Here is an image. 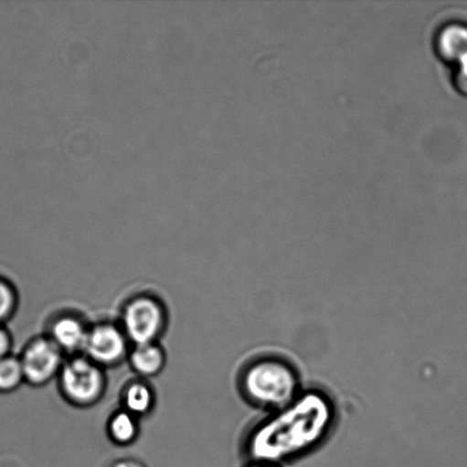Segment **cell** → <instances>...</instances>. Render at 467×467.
I'll use <instances>...</instances> for the list:
<instances>
[{
    "label": "cell",
    "mask_w": 467,
    "mask_h": 467,
    "mask_svg": "<svg viewBox=\"0 0 467 467\" xmlns=\"http://www.w3.org/2000/svg\"><path fill=\"white\" fill-rule=\"evenodd\" d=\"M242 390L251 402L273 410L294 401L300 393V377L294 366L276 356L255 360L246 368Z\"/></svg>",
    "instance_id": "2"
},
{
    "label": "cell",
    "mask_w": 467,
    "mask_h": 467,
    "mask_svg": "<svg viewBox=\"0 0 467 467\" xmlns=\"http://www.w3.org/2000/svg\"><path fill=\"white\" fill-rule=\"evenodd\" d=\"M89 327L73 316H62L54 320L49 329V338L63 354H76L84 350Z\"/></svg>",
    "instance_id": "7"
},
{
    "label": "cell",
    "mask_w": 467,
    "mask_h": 467,
    "mask_svg": "<svg viewBox=\"0 0 467 467\" xmlns=\"http://www.w3.org/2000/svg\"><path fill=\"white\" fill-rule=\"evenodd\" d=\"M18 297L16 288L6 277L0 276V325H5L16 314Z\"/></svg>",
    "instance_id": "13"
},
{
    "label": "cell",
    "mask_w": 467,
    "mask_h": 467,
    "mask_svg": "<svg viewBox=\"0 0 467 467\" xmlns=\"http://www.w3.org/2000/svg\"><path fill=\"white\" fill-rule=\"evenodd\" d=\"M455 85L460 93L467 96V57L457 63Z\"/></svg>",
    "instance_id": "14"
},
{
    "label": "cell",
    "mask_w": 467,
    "mask_h": 467,
    "mask_svg": "<svg viewBox=\"0 0 467 467\" xmlns=\"http://www.w3.org/2000/svg\"><path fill=\"white\" fill-rule=\"evenodd\" d=\"M58 382L64 398L78 407L96 404L107 386L103 368L85 356L67 360L59 372Z\"/></svg>",
    "instance_id": "3"
},
{
    "label": "cell",
    "mask_w": 467,
    "mask_h": 467,
    "mask_svg": "<svg viewBox=\"0 0 467 467\" xmlns=\"http://www.w3.org/2000/svg\"><path fill=\"white\" fill-rule=\"evenodd\" d=\"M110 467H145L143 464L140 463V462L134 460H122L116 462V463L112 464Z\"/></svg>",
    "instance_id": "16"
},
{
    "label": "cell",
    "mask_w": 467,
    "mask_h": 467,
    "mask_svg": "<svg viewBox=\"0 0 467 467\" xmlns=\"http://www.w3.org/2000/svg\"><path fill=\"white\" fill-rule=\"evenodd\" d=\"M64 354L48 337H37L27 343L20 358L25 381L30 386L43 387L58 377L63 368Z\"/></svg>",
    "instance_id": "5"
},
{
    "label": "cell",
    "mask_w": 467,
    "mask_h": 467,
    "mask_svg": "<svg viewBox=\"0 0 467 467\" xmlns=\"http://www.w3.org/2000/svg\"><path fill=\"white\" fill-rule=\"evenodd\" d=\"M128 342L122 327L109 323L98 324L89 329L82 354L102 368H112L130 355Z\"/></svg>",
    "instance_id": "6"
},
{
    "label": "cell",
    "mask_w": 467,
    "mask_h": 467,
    "mask_svg": "<svg viewBox=\"0 0 467 467\" xmlns=\"http://www.w3.org/2000/svg\"><path fill=\"white\" fill-rule=\"evenodd\" d=\"M109 438L119 446H128L139 437L140 424L136 416L125 410L111 416L108 423Z\"/></svg>",
    "instance_id": "11"
},
{
    "label": "cell",
    "mask_w": 467,
    "mask_h": 467,
    "mask_svg": "<svg viewBox=\"0 0 467 467\" xmlns=\"http://www.w3.org/2000/svg\"><path fill=\"white\" fill-rule=\"evenodd\" d=\"M13 338L12 334L5 325H0V359L12 355Z\"/></svg>",
    "instance_id": "15"
},
{
    "label": "cell",
    "mask_w": 467,
    "mask_h": 467,
    "mask_svg": "<svg viewBox=\"0 0 467 467\" xmlns=\"http://www.w3.org/2000/svg\"><path fill=\"white\" fill-rule=\"evenodd\" d=\"M155 396L153 389L144 382L128 384L122 393L123 410L137 419L148 415L154 410Z\"/></svg>",
    "instance_id": "10"
},
{
    "label": "cell",
    "mask_w": 467,
    "mask_h": 467,
    "mask_svg": "<svg viewBox=\"0 0 467 467\" xmlns=\"http://www.w3.org/2000/svg\"><path fill=\"white\" fill-rule=\"evenodd\" d=\"M335 410L326 395L301 393L294 401L273 411L253 430L247 451L255 465H281L308 454L327 437Z\"/></svg>",
    "instance_id": "1"
},
{
    "label": "cell",
    "mask_w": 467,
    "mask_h": 467,
    "mask_svg": "<svg viewBox=\"0 0 467 467\" xmlns=\"http://www.w3.org/2000/svg\"><path fill=\"white\" fill-rule=\"evenodd\" d=\"M22 365L18 357L9 355L0 359V393H7L17 390L25 383Z\"/></svg>",
    "instance_id": "12"
},
{
    "label": "cell",
    "mask_w": 467,
    "mask_h": 467,
    "mask_svg": "<svg viewBox=\"0 0 467 467\" xmlns=\"http://www.w3.org/2000/svg\"><path fill=\"white\" fill-rule=\"evenodd\" d=\"M436 49L445 61L459 63L467 57V26L451 23L441 27L437 35Z\"/></svg>",
    "instance_id": "8"
},
{
    "label": "cell",
    "mask_w": 467,
    "mask_h": 467,
    "mask_svg": "<svg viewBox=\"0 0 467 467\" xmlns=\"http://www.w3.org/2000/svg\"><path fill=\"white\" fill-rule=\"evenodd\" d=\"M166 311L153 296H140L127 302L122 313V329L134 346L154 343L166 327Z\"/></svg>",
    "instance_id": "4"
},
{
    "label": "cell",
    "mask_w": 467,
    "mask_h": 467,
    "mask_svg": "<svg viewBox=\"0 0 467 467\" xmlns=\"http://www.w3.org/2000/svg\"><path fill=\"white\" fill-rule=\"evenodd\" d=\"M134 372L142 378H154L162 373L166 364V354L158 342L134 346L128 355Z\"/></svg>",
    "instance_id": "9"
}]
</instances>
